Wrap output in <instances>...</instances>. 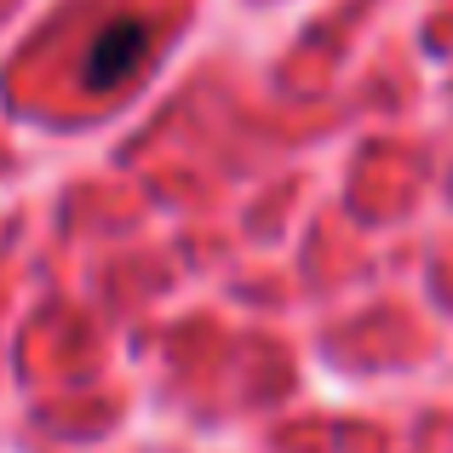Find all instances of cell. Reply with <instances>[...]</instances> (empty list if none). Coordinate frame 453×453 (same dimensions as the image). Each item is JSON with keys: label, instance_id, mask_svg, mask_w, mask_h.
Listing matches in <instances>:
<instances>
[{"label": "cell", "instance_id": "obj_1", "mask_svg": "<svg viewBox=\"0 0 453 453\" xmlns=\"http://www.w3.org/2000/svg\"><path fill=\"white\" fill-rule=\"evenodd\" d=\"M138 64H144V23H138V18H115V23L98 29V41H92L81 75H87L92 92H115Z\"/></svg>", "mask_w": 453, "mask_h": 453}]
</instances>
